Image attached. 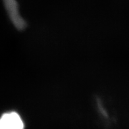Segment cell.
<instances>
[{
  "label": "cell",
  "mask_w": 129,
  "mask_h": 129,
  "mask_svg": "<svg viewBox=\"0 0 129 129\" xmlns=\"http://www.w3.org/2000/svg\"><path fill=\"white\" fill-rule=\"evenodd\" d=\"M0 129H24V123L19 114L8 112L0 117Z\"/></svg>",
  "instance_id": "obj_1"
}]
</instances>
